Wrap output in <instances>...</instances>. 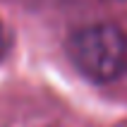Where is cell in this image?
Returning a JSON list of instances; mask_svg holds the SVG:
<instances>
[{
	"label": "cell",
	"instance_id": "obj_2",
	"mask_svg": "<svg viewBox=\"0 0 127 127\" xmlns=\"http://www.w3.org/2000/svg\"><path fill=\"white\" fill-rule=\"evenodd\" d=\"M7 53V36H5V29H2V24H0V60L5 58Z\"/></svg>",
	"mask_w": 127,
	"mask_h": 127
},
{
	"label": "cell",
	"instance_id": "obj_1",
	"mask_svg": "<svg viewBox=\"0 0 127 127\" xmlns=\"http://www.w3.org/2000/svg\"><path fill=\"white\" fill-rule=\"evenodd\" d=\"M67 50L74 67L94 82H115L127 72V34L115 24L96 22L77 29Z\"/></svg>",
	"mask_w": 127,
	"mask_h": 127
}]
</instances>
